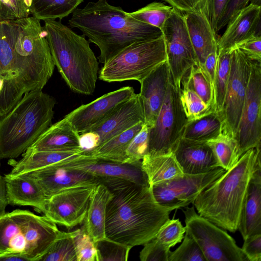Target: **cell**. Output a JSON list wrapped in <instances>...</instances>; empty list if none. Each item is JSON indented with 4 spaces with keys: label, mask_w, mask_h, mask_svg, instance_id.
Segmentation results:
<instances>
[{
    "label": "cell",
    "mask_w": 261,
    "mask_h": 261,
    "mask_svg": "<svg viewBox=\"0 0 261 261\" xmlns=\"http://www.w3.org/2000/svg\"><path fill=\"white\" fill-rule=\"evenodd\" d=\"M39 261H77L72 231H60L56 240Z\"/></svg>",
    "instance_id": "35"
},
{
    "label": "cell",
    "mask_w": 261,
    "mask_h": 261,
    "mask_svg": "<svg viewBox=\"0 0 261 261\" xmlns=\"http://www.w3.org/2000/svg\"><path fill=\"white\" fill-rule=\"evenodd\" d=\"M260 6L250 3L229 21L218 39V52L232 50L243 41L260 34Z\"/></svg>",
    "instance_id": "20"
},
{
    "label": "cell",
    "mask_w": 261,
    "mask_h": 261,
    "mask_svg": "<svg viewBox=\"0 0 261 261\" xmlns=\"http://www.w3.org/2000/svg\"><path fill=\"white\" fill-rule=\"evenodd\" d=\"M238 230L244 240L261 234V162L258 160L249 180Z\"/></svg>",
    "instance_id": "22"
},
{
    "label": "cell",
    "mask_w": 261,
    "mask_h": 261,
    "mask_svg": "<svg viewBox=\"0 0 261 261\" xmlns=\"http://www.w3.org/2000/svg\"><path fill=\"white\" fill-rule=\"evenodd\" d=\"M236 48L251 61L261 62V35H254L238 44Z\"/></svg>",
    "instance_id": "45"
},
{
    "label": "cell",
    "mask_w": 261,
    "mask_h": 261,
    "mask_svg": "<svg viewBox=\"0 0 261 261\" xmlns=\"http://www.w3.org/2000/svg\"><path fill=\"white\" fill-rule=\"evenodd\" d=\"M98 183L77 185L49 197L44 215L56 224L73 227L84 221L92 192Z\"/></svg>",
    "instance_id": "14"
},
{
    "label": "cell",
    "mask_w": 261,
    "mask_h": 261,
    "mask_svg": "<svg viewBox=\"0 0 261 261\" xmlns=\"http://www.w3.org/2000/svg\"><path fill=\"white\" fill-rule=\"evenodd\" d=\"M56 100L42 90L31 91L0 119V160L23 153L52 124Z\"/></svg>",
    "instance_id": "5"
},
{
    "label": "cell",
    "mask_w": 261,
    "mask_h": 261,
    "mask_svg": "<svg viewBox=\"0 0 261 261\" xmlns=\"http://www.w3.org/2000/svg\"><path fill=\"white\" fill-rule=\"evenodd\" d=\"M112 193L106 209L105 234L133 247L155 237L171 212L159 205L149 186L124 179H102Z\"/></svg>",
    "instance_id": "1"
},
{
    "label": "cell",
    "mask_w": 261,
    "mask_h": 261,
    "mask_svg": "<svg viewBox=\"0 0 261 261\" xmlns=\"http://www.w3.org/2000/svg\"><path fill=\"white\" fill-rule=\"evenodd\" d=\"M132 87L126 86L106 93L83 105L65 116L79 134L86 132L112 113L119 106L135 95Z\"/></svg>",
    "instance_id": "15"
},
{
    "label": "cell",
    "mask_w": 261,
    "mask_h": 261,
    "mask_svg": "<svg viewBox=\"0 0 261 261\" xmlns=\"http://www.w3.org/2000/svg\"><path fill=\"white\" fill-rule=\"evenodd\" d=\"M28 151L83 152L80 146V134L64 117L51 124L29 147Z\"/></svg>",
    "instance_id": "23"
},
{
    "label": "cell",
    "mask_w": 261,
    "mask_h": 261,
    "mask_svg": "<svg viewBox=\"0 0 261 261\" xmlns=\"http://www.w3.org/2000/svg\"><path fill=\"white\" fill-rule=\"evenodd\" d=\"M167 61L163 36L133 43L103 63L98 77L103 81L140 82L158 66Z\"/></svg>",
    "instance_id": "7"
},
{
    "label": "cell",
    "mask_w": 261,
    "mask_h": 261,
    "mask_svg": "<svg viewBox=\"0 0 261 261\" xmlns=\"http://www.w3.org/2000/svg\"><path fill=\"white\" fill-rule=\"evenodd\" d=\"M148 150V127L144 124L141 130L129 143L126 151L127 163L141 161Z\"/></svg>",
    "instance_id": "42"
},
{
    "label": "cell",
    "mask_w": 261,
    "mask_h": 261,
    "mask_svg": "<svg viewBox=\"0 0 261 261\" xmlns=\"http://www.w3.org/2000/svg\"><path fill=\"white\" fill-rule=\"evenodd\" d=\"M140 253L142 261H168L170 248L155 238L145 243Z\"/></svg>",
    "instance_id": "44"
},
{
    "label": "cell",
    "mask_w": 261,
    "mask_h": 261,
    "mask_svg": "<svg viewBox=\"0 0 261 261\" xmlns=\"http://www.w3.org/2000/svg\"><path fill=\"white\" fill-rule=\"evenodd\" d=\"M8 204L5 176L0 174V214L5 212V209Z\"/></svg>",
    "instance_id": "52"
},
{
    "label": "cell",
    "mask_w": 261,
    "mask_h": 261,
    "mask_svg": "<svg viewBox=\"0 0 261 261\" xmlns=\"http://www.w3.org/2000/svg\"><path fill=\"white\" fill-rule=\"evenodd\" d=\"M144 122L137 124L112 138L87 154L94 158L119 163H126V149L135 136L141 130Z\"/></svg>",
    "instance_id": "29"
},
{
    "label": "cell",
    "mask_w": 261,
    "mask_h": 261,
    "mask_svg": "<svg viewBox=\"0 0 261 261\" xmlns=\"http://www.w3.org/2000/svg\"><path fill=\"white\" fill-rule=\"evenodd\" d=\"M225 171L218 167L204 173L184 174L150 187L157 203L171 212L193 203L204 190Z\"/></svg>",
    "instance_id": "11"
},
{
    "label": "cell",
    "mask_w": 261,
    "mask_h": 261,
    "mask_svg": "<svg viewBox=\"0 0 261 261\" xmlns=\"http://www.w3.org/2000/svg\"><path fill=\"white\" fill-rule=\"evenodd\" d=\"M235 138L241 156L260 145L261 62L251 60L249 80Z\"/></svg>",
    "instance_id": "12"
},
{
    "label": "cell",
    "mask_w": 261,
    "mask_h": 261,
    "mask_svg": "<svg viewBox=\"0 0 261 261\" xmlns=\"http://www.w3.org/2000/svg\"><path fill=\"white\" fill-rule=\"evenodd\" d=\"M185 234L180 245L174 251H170L168 261H206L196 242L187 232Z\"/></svg>",
    "instance_id": "40"
},
{
    "label": "cell",
    "mask_w": 261,
    "mask_h": 261,
    "mask_svg": "<svg viewBox=\"0 0 261 261\" xmlns=\"http://www.w3.org/2000/svg\"><path fill=\"white\" fill-rule=\"evenodd\" d=\"M84 0H28L33 17L41 20H60L72 13Z\"/></svg>",
    "instance_id": "31"
},
{
    "label": "cell",
    "mask_w": 261,
    "mask_h": 261,
    "mask_svg": "<svg viewBox=\"0 0 261 261\" xmlns=\"http://www.w3.org/2000/svg\"><path fill=\"white\" fill-rule=\"evenodd\" d=\"M251 60L238 48L232 51L229 76L222 110L223 131L235 137L246 94Z\"/></svg>",
    "instance_id": "13"
},
{
    "label": "cell",
    "mask_w": 261,
    "mask_h": 261,
    "mask_svg": "<svg viewBox=\"0 0 261 261\" xmlns=\"http://www.w3.org/2000/svg\"><path fill=\"white\" fill-rule=\"evenodd\" d=\"M60 230L46 217L28 210L0 214V258L17 255L27 261H39Z\"/></svg>",
    "instance_id": "6"
},
{
    "label": "cell",
    "mask_w": 261,
    "mask_h": 261,
    "mask_svg": "<svg viewBox=\"0 0 261 261\" xmlns=\"http://www.w3.org/2000/svg\"><path fill=\"white\" fill-rule=\"evenodd\" d=\"M98 261L127 260L132 247L107 238L96 242Z\"/></svg>",
    "instance_id": "39"
},
{
    "label": "cell",
    "mask_w": 261,
    "mask_h": 261,
    "mask_svg": "<svg viewBox=\"0 0 261 261\" xmlns=\"http://www.w3.org/2000/svg\"><path fill=\"white\" fill-rule=\"evenodd\" d=\"M112 196L108 188L100 182L96 185L91 195L84 225L95 242L106 238V209Z\"/></svg>",
    "instance_id": "26"
},
{
    "label": "cell",
    "mask_w": 261,
    "mask_h": 261,
    "mask_svg": "<svg viewBox=\"0 0 261 261\" xmlns=\"http://www.w3.org/2000/svg\"><path fill=\"white\" fill-rule=\"evenodd\" d=\"M140 121L144 122L143 105L139 94L135 93L86 132H92L98 135L99 146Z\"/></svg>",
    "instance_id": "18"
},
{
    "label": "cell",
    "mask_w": 261,
    "mask_h": 261,
    "mask_svg": "<svg viewBox=\"0 0 261 261\" xmlns=\"http://www.w3.org/2000/svg\"><path fill=\"white\" fill-rule=\"evenodd\" d=\"M43 29L55 66L69 88L79 94H92L96 88L98 62L89 42L60 20L45 21Z\"/></svg>",
    "instance_id": "4"
},
{
    "label": "cell",
    "mask_w": 261,
    "mask_h": 261,
    "mask_svg": "<svg viewBox=\"0 0 261 261\" xmlns=\"http://www.w3.org/2000/svg\"><path fill=\"white\" fill-rule=\"evenodd\" d=\"M98 143L99 136L95 133L87 131L80 134V146L85 154L96 148Z\"/></svg>",
    "instance_id": "50"
},
{
    "label": "cell",
    "mask_w": 261,
    "mask_h": 261,
    "mask_svg": "<svg viewBox=\"0 0 261 261\" xmlns=\"http://www.w3.org/2000/svg\"><path fill=\"white\" fill-rule=\"evenodd\" d=\"M185 232V227L178 219H169L160 227L154 238L170 248L181 242Z\"/></svg>",
    "instance_id": "41"
},
{
    "label": "cell",
    "mask_w": 261,
    "mask_h": 261,
    "mask_svg": "<svg viewBox=\"0 0 261 261\" xmlns=\"http://www.w3.org/2000/svg\"><path fill=\"white\" fill-rule=\"evenodd\" d=\"M30 14L28 0H0V21L25 18Z\"/></svg>",
    "instance_id": "43"
},
{
    "label": "cell",
    "mask_w": 261,
    "mask_h": 261,
    "mask_svg": "<svg viewBox=\"0 0 261 261\" xmlns=\"http://www.w3.org/2000/svg\"><path fill=\"white\" fill-rule=\"evenodd\" d=\"M83 154L81 152L25 151L22 154V158L20 160H12L13 168L9 173L13 175L26 173L48 166L72 160Z\"/></svg>",
    "instance_id": "27"
},
{
    "label": "cell",
    "mask_w": 261,
    "mask_h": 261,
    "mask_svg": "<svg viewBox=\"0 0 261 261\" xmlns=\"http://www.w3.org/2000/svg\"><path fill=\"white\" fill-rule=\"evenodd\" d=\"M259 159L260 145L242 155L235 166L195 199L197 213L223 229L236 232L248 183Z\"/></svg>",
    "instance_id": "3"
},
{
    "label": "cell",
    "mask_w": 261,
    "mask_h": 261,
    "mask_svg": "<svg viewBox=\"0 0 261 261\" xmlns=\"http://www.w3.org/2000/svg\"><path fill=\"white\" fill-rule=\"evenodd\" d=\"M68 24L81 30L89 42L98 46V59L102 63L134 43L163 36L160 29L133 18L107 0L90 2L82 9L76 8Z\"/></svg>",
    "instance_id": "2"
},
{
    "label": "cell",
    "mask_w": 261,
    "mask_h": 261,
    "mask_svg": "<svg viewBox=\"0 0 261 261\" xmlns=\"http://www.w3.org/2000/svg\"><path fill=\"white\" fill-rule=\"evenodd\" d=\"M0 261H27V260L20 255H11L0 258Z\"/></svg>",
    "instance_id": "53"
},
{
    "label": "cell",
    "mask_w": 261,
    "mask_h": 261,
    "mask_svg": "<svg viewBox=\"0 0 261 261\" xmlns=\"http://www.w3.org/2000/svg\"><path fill=\"white\" fill-rule=\"evenodd\" d=\"M180 91V89L173 84L170 75L165 100L154 125L148 128L147 154L172 152L181 138L188 120L181 103Z\"/></svg>",
    "instance_id": "9"
},
{
    "label": "cell",
    "mask_w": 261,
    "mask_h": 261,
    "mask_svg": "<svg viewBox=\"0 0 261 261\" xmlns=\"http://www.w3.org/2000/svg\"><path fill=\"white\" fill-rule=\"evenodd\" d=\"M206 143L212 149L219 167L225 171L235 166L241 157L235 137L223 130L217 138Z\"/></svg>",
    "instance_id": "33"
},
{
    "label": "cell",
    "mask_w": 261,
    "mask_h": 261,
    "mask_svg": "<svg viewBox=\"0 0 261 261\" xmlns=\"http://www.w3.org/2000/svg\"><path fill=\"white\" fill-rule=\"evenodd\" d=\"M172 8L183 13L203 11L205 14L208 0H164Z\"/></svg>",
    "instance_id": "49"
},
{
    "label": "cell",
    "mask_w": 261,
    "mask_h": 261,
    "mask_svg": "<svg viewBox=\"0 0 261 261\" xmlns=\"http://www.w3.org/2000/svg\"><path fill=\"white\" fill-rule=\"evenodd\" d=\"M141 161L133 163H119L83 154L62 164L69 168L87 172L97 177L100 182L102 179H124L139 185L149 186L147 176L142 168Z\"/></svg>",
    "instance_id": "16"
},
{
    "label": "cell",
    "mask_w": 261,
    "mask_h": 261,
    "mask_svg": "<svg viewBox=\"0 0 261 261\" xmlns=\"http://www.w3.org/2000/svg\"><path fill=\"white\" fill-rule=\"evenodd\" d=\"M172 152L184 174L204 173L220 167L212 149L206 142L181 138Z\"/></svg>",
    "instance_id": "21"
},
{
    "label": "cell",
    "mask_w": 261,
    "mask_h": 261,
    "mask_svg": "<svg viewBox=\"0 0 261 261\" xmlns=\"http://www.w3.org/2000/svg\"><path fill=\"white\" fill-rule=\"evenodd\" d=\"M72 234L77 261H98L96 242L84 225Z\"/></svg>",
    "instance_id": "38"
},
{
    "label": "cell",
    "mask_w": 261,
    "mask_h": 261,
    "mask_svg": "<svg viewBox=\"0 0 261 261\" xmlns=\"http://www.w3.org/2000/svg\"><path fill=\"white\" fill-rule=\"evenodd\" d=\"M180 99L188 122L199 119L214 111L195 92L186 86L181 87Z\"/></svg>",
    "instance_id": "37"
},
{
    "label": "cell",
    "mask_w": 261,
    "mask_h": 261,
    "mask_svg": "<svg viewBox=\"0 0 261 261\" xmlns=\"http://www.w3.org/2000/svg\"><path fill=\"white\" fill-rule=\"evenodd\" d=\"M161 31L166 43L171 77L174 86L180 89L184 76L199 63L189 37L184 14L173 8Z\"/></svg>",
    "instance_id": "10"
},
{
    "label": "cell",
    "mask_w": 261,
    "mask_h": 261,
    "mask_svg": "<svg viewBox=\"0 0 261 261\" xmlns=\"http://www.w3.org/2000/svg\"><path fill=\"white\" fill-rule=\"evenodd\" d=\"M141 166L150 187L184 174L173 152L146 154L142 160Z\"/></svg>",
    "instance_id": "28"
},
{
    "label": "cell",
    "mask_w": 261,
    "mask_h": 261,
    "mask_svg": "<svg viewBox=\"0 0 261 261\" xmlns=\"http://www.w3.org/2000/svg\"><path fill=\"white\" fill-rule=\"evenodd\" d=\"M181 85L192 90L215 111L214 86L202 65L192 66L182 77Z\"/></svg>",
    "instance_id": "32"
},
{
    "label": "cell",
    "mask_w": 261,
    "mask_h": 261,
    "mask_svg": "<svg viewBox=\"0 0 261 261\" xmlns=\"http://www.w3.org/2000/svg\"><path fill=\"white\" fill-rule=\"evenodd\" d=\"M232 50L218 52L214 90L215 111L219 113L221 112L224 102L229 76Z\"/></svg>",
    "instance_id": "34"
},
{
    "label": "cell",
    "mask_w": 261,
    "mask_h": 261,
    "mask_svg": "<svg viewBox=\"0 0 261 261\" xmlns=\"http://www.w3.org/2000/svg\"><path fill=\"white\" fill-rule=\"evenodd\" d=\"M4 176L9 204L31 206L44 213L47 198L33 179L26 174Z\"/></svg>",
    "instance_id": "24"
},
{
    "label": "cell",
    "mask_w": 261,
    "mask_h": 261,
    "mask_svg": "<svg viewBox=\"0 0 261 261\" xmlns=\"http://www.w3.org/2000/svg\"><path fill=\"white\" fill-rule=\"evenodd\" d=\"M223 130L220 114L213 111L196 120L188 121L181 138L191 140L207 142L220 136Z\"/></svg>",
    "instance_id": "30"
},
{
    "label": "cell",
    "mask_w": 261,
    "mask_h": 261,
    "mask_svg": "<svg viewBox=\"0 0 261 261\" xmlns=\"http://www.w3.org/2000/svg\"><path fill=\"white\" fill-rule=\"evenodd\" d=\"M257 1L260 2V0ZM250 3L257 5L256 0H230L218 23L217 33L226 25L235 14Z\"/></svg>",
    "instance_id": "47"
},
{
    "label": "cell",
    "mask_w": 261,
    "mask_h": 261,
    "mask_svg": "<svg viewBox=\"0 0 261 261\" xmlns=\"http://www.w3.org/2000/svg\"><path fill=\"white\" fill-rule=\"evenodd\" d=\"M185 20L189 37L199 64L203 65L207 56L218 52V39L203 11L185 13Z\"/></svg>",
    "instance_id": "25"
},
{
    "label": "cell",
    "mask_w": 261,
    "mask_h": 261,
    "mask_svg": "<svg viewBox=\"0 0 261 261\" xmlns=\"http://www.w3.org/2000/svg\"><path fill=\"white\" fill-rule=\"evenodd\" d=\"M218 52L215 51L209 54L202 65L204 69L209 76L214 86L215 77L217 66Z\"/></svg>",
    "instance_id": "51"
},
{
    "label": "cell",
    "mask_w": 261,
    "mask_h": 261,
    "mask_svg": "<svg viewBox=\"0 0 261 261\" xmlns=\"http://www.w3.org/2000/svg\"><path fill=\"white\" fill-rule=\"evenodd\" d=\"M173 8L160 2H152L138 10L128 12L133 18L161 30Z\"/></svg>",
    "instance_id": "36"
},
{
    "label": "cell",
    "mask_w": 261,
    "mask_h": 261,
    "mask_svg": "<svg viewBox=\"0 0 261 261\" xmlns=\"http://www.w3.org/2000/svg\"><path fill=\"white\" fill-rule=\"evenodd\" d=\"M62 162L26 173L40 186L47 198L65 188L80 184L99 183V179L83 171L64 166Z\"/></svg>",
    "instance_id": "17"
},
{
    "label": "cell",
    "mask_w": 261,
    "mask_h": 261,
    "mask_svg": "<svg viewBox=\"0 0 261 261\" xmlns=\"http://www.w3.org/2000/svg\"><path fill=\"white\" fill-rule=\"evenodd\" d=\"M229 1L230 0H208L205 14L216 34L218 23Z\"/></svg>",
    "instance_id": "46"
},
{
    "label": "cell",
    "mask_w": 261,
    "mask_h": 261,
    "mask_svg": "<svg viewBox=\"0 0 261 261\" xmlns=\"http://www.w3.org/2000/svg\"><path fill=\"white\" fill-rule=\"evenodd\" d=\"M242 250L248 261L261 260V234L251 236L244 240Z\"/></svg>",
    "instance_id": "48"
},
{
    "label": "cell",
    "mask_w": 261,
    "mask_h": 261,
    "mask_svg": "<svg viewBox=\"0 0 261 261\" xmlns=\"http://www.w3.org/2000/svg\"><path fill=\"white\" fill-rule=\"evenodd\" d=\"M170 78L169 66L166 61L140 82L139 94L143 105L144 124L148 128L154 124L165 100Z\"/></svg>",
    "instance_id": "19"
},
{
    "label": "cell",
    "mask_w": 261,
    "mask_h": 261,
    "mask_svg": "<svg viewBox=\"0 0 261 261\" xmlns=\"http://www.w3.org/2000/svg\"><path fill=\"white\" fill-rule=\"evenodd\" d=\"M182 211L186 232L196 242L206 261H248L233 238L223 229L199 215L194 205Z\"/></svg>",
    "instance_id": "8"
}]
</instances>
